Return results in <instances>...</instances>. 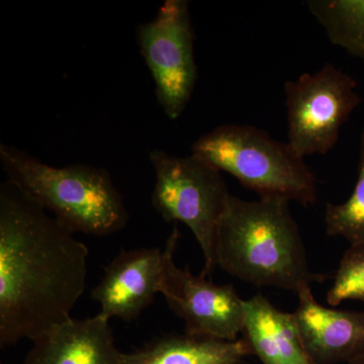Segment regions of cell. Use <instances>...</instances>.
<instances>
[{"label": "cell", "instance_id": "cell-12", "mask_svg": "<svg viewBox=\"0 0 364 364\" xmlns=\"http://www.w3.org/2000/svg\"><path fill=\"white\" fill-rule=\"evenodd\" d=\"M242 335L263 364H317L306 350L294 314L282 312L262 294L243 301Z\"/></svg>", "mask_w": 364, "mask_h": 364}, {"label": "cell", "instance_id": "cell-15", "mask_svg": "<svg viewBox=\"0 0 364 364\" xmlns=\"http://www.w3.org/2000/svg\"><path fill=\"white\" fill-rule=\"evenodd\" d=\"M327 234L343 237L350 245L364 244V127L359 144L358 177L350 198L340 205L327 203Z\"/></svg>", "mask_w": 364, "mask_h": 364}, {"label": "cell", "instance_id": "cell-14", "mask_svg": "<svg viewBox=\"0 0 364 364\" xmlns=\"http://www.w3.org/2000/svg\"><path fill=\"white\" fill-rule=\"evenodd\" d=\"M306 6L332 44L364 58V0H309Z\"/></svg>", "mask_w": 364, "mask_h": 364}, {"label": "cell", "instance_id": "cell-7", "mask_svg": "<svg viewBox=\"0 0 364 364\" xmlns=\"http://www.w3.org/2000/svg\"><path fill=\"white\" fill-rule=\"evenodd\" d=\"M193 41L186 0H166L152 21L136 28V42L152 74L158 104L170 119L181 116L195 90Z\"/></svg>", "mask_w": 364, "mask_h": 364}, {"label": "cell", "instance_id": "cell-13", "mask_svg": "<svg viewBox=\"0 0 364 364\" xmlns=\"http://www.w3.org/2000/svg\"><path fill=\"white\" fill-rule=\"evenodd\" d=\"M251 354L243 337L227 341L186 332L165 335L129 353L121 352L119 364H240Z\"/></svg>", "mask_w": 364, "mask_h": 364}, {"label": "cell", "instance_id": "cell-9", "mask_svg": "<svg viewBox=\"0 0 364 364\" xmlns=\"http://www.w3.org/2000/svg\"><path fill=\"white\" fill-rule=\"evenodd\" d=\"M165 248L121 250L105 267L91 299L100 304V315L124 322L136 320L159 293L164 273Z\"/></svg>", "mask_w": 364, "mask_h": 364}, {"label": "cell", "instance_id": "cell-16", "mask_svg": "<svg viewBox=\"0 0 364 364\" xmlns=\"http://www.w3.org/2000/svg\"><path fill=\"white\" fill-rule=\"evenodd\" d=\"M348 299L364 303V244L347 249L327 294V303L332 306Z\"/></svg>", "mask_w": 364, "mask_h": 364}, {"label": "cell", "instance_id": "cell-3", "mask_svg": "<svg viewBox=\"0 0 364 364\" xmlns=\"http://www.w3.org/2000/svg\"><path fill=\"white\" fill-rule=\"evenodd\" d=\"M0 163L7 181L72 233L109 236L127 226L123 196L107 170L86 164L51 166L4 143Z\"/></svg>", "mask_w": 364, "mask_h": 364}, {"label": "cell", "instance_id": "cell-10", "mask_svg": "<svg viewBox=\"0 0 364 364\" xmlns=\"http://www.w3.org/2000/svg\"><path fill=\"white\" fill-rule=\"evenodd\" d=\"M298 296L294 320L316 363H350L364 353V311L326 308L314 298L311 287L299 291Z\"/></svg>", "mask_w": 364, "mask_h": 364}, {"label": "cell", "instance_id": "cell-6", "mask_svg": "<svg viewBox=\"0 0 364 364\" xmlns=\"http://www.w3.org/2000/svg\"><path fill=\"white\" fill-rule=\"evenodd\" d=\"M355 79L331 63L304 73L284 85L287 143L299 155H325L335 147L340 131L360 105Z\"/></svg>", "mask_w": 364, "mask_h": 364}, {"label": "cell", "instance_id": "cell-11", "mask_svg": "<svg viewBox=\"0 0 364 364\" xmlns=\"http://www.w3.org/2000/svg\"><path fill=\"white\" fill-rule=\"evenodd\" d=\"M109 321L73 318L33 341L23 364H119Z\"/></svg>", "mask_w": 364, "mask_h": 364}, {"label": "cell", "instance_id": "cell-4", "mask_svg": "<svg viewBox=\"0 0 364 364\" xmlns=\"http://www.w3.org/2000/svg\"><path fill=\"white\" fill-rule=\"evenodd\" d=\"M191 154L220 172L234 176L260 198L296 202L317 200L313 172L289 143L250 124H222L193 143Z\"/></svg>", "mask_w": 364, "mask_h": 364}, {"label": "cell", "instance_id": "cell-2", "mask_svg": "<svg viewBox=\"0 0 364 364\" xmlns=\"http://www.w3.org/2000/svg\"><path fill=\"white\" fill-rule=\"evenodd\" d=\"M215 261L243 282L296 294L325 279L309 268L289 202L277 198L249 202L231 196L218 227Z\"/></svg>", "mask_w": 364, "mask_h": 364}, {"label": "cell", "instance_id": "cell-1", "mask_svg": "<svg viewBox=\"0 0 364 364\" xmlns=\"http://www.w3.org/2000/svg\"><path fill=\"white\" fill-rule=\"evenodd\" d=\"M87 246L6 181L0 184V346L71 318L86 289Z\"/></svg>", "mask_w": 364, "mask_h": 364}, {"label": "cell", "instance_id": "cell-8", "mask_svg": "<svg viewBox=\"0 0 364 364\" xmlns=\"http://www.w3.org/2000/svg\"><path fill=\"white\" fill-rule=\"evenodd\" d=\"M179 233L176 225L167 239L164 273L159 294L170 310L186 323V332L196 336L236 341L244 328L243 299L232 284L218 286L205 275H195L174 262Z\"/></svg>", "mask_w": 364, "mask_h": 364}, {"label": "cell", "instance_id": "cell-17", "mask_svg": "<svg viewBox=\"0 0 364 364\" xmlns=\"http://www.w3.org/2000/svg\"><path fill=\"white\" fill-rule=\"evenodd\" d=\"M348 364H364V353L359 355L358 358H354Z\"/></svg>", "mask_w": 364, "mask_h": 364}, {"label": "cell", "instance_id": "cell-5", "mask_svg": "<svg viewBox=\"0 0 364 364\" xmlns=\"http://www.w3.org/2000/svg\"><path fill=\"white\" fill-rule=\"evenodd\" d=\"M149 159L156 176L153 208L165 222L191 229L205 257L202 274L208 277L215 267V236L231 198L221 172L193 154L178 157L155 149Z\"/></svg>", "mask_w": 364, "mask_h": 364}]
</instances>
